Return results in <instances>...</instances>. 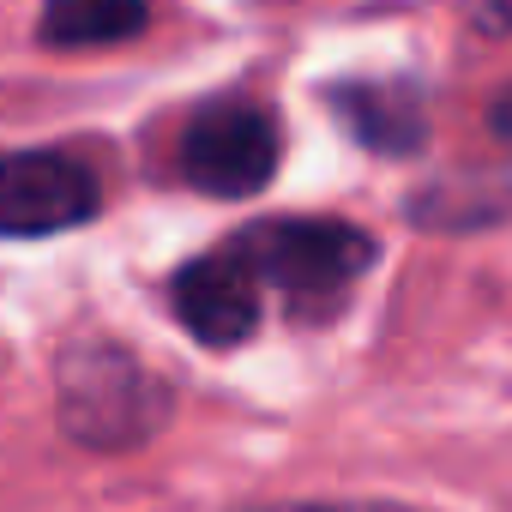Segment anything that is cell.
<instances>
[{"mask_svg":"<svg viewBox=\"0 0 512 512\" xmlns=\"http://www.w3.org/2000/svg\"><path fill=\"white\" fill-rule=\"evenodd\" d=\"M55 416L73 446L133 452L163 434L175 416V392L121 344H73L55 362Z\"/></svg>","mask_w":512,"mask_h":512,"instance_id":"cell-1","label":"cell"},{"mask_svg":"<svg viewBox=\"0 0 512 512\" xmlns=\"http://www.w3.org/2000/svg\"><path fill=\"white\" fill-rule=\"evenodd\" d=\"M253 278L272 284L302 320H332L350 284L374 266V235L338 217H272L229 241Z\"/></svg>","mask_w":512,"mask_h":512,"instance_id":"cell-2","label":"cell"},{"mask_svg":"<svg viewBox=\"0 0 512 512\" xmlns=\"http://www.w3.org/2000/svg\"><path fill=\"white\" fill-rule=\"evenodd\" d=\"M494 133L512 145V85H506V91H500V103H494Z\"/></svg>","mask_w":512,"mask_h":512,"instance_id":"cell-9","label":"cell"},{"mask_svg":"<svg viewBox=\"0 0 512 512\" xmlns=\"http://www.w3.org/2000/svg\"><path fill=\"white\" fill-rule=\"evenodd\" d=\"M253 512H416L392 500H308V506H253Z\"/></svg>","mask_w":512,"mask_h":512,"instance_id":"cell-8","label":"cell"},{"mask_svg":"<svg viewBox=\"0 0 512 512\" xmlns=\"http://www.w3.org/2000/svg\"><path fill=\"white\" fill-rule=\"evenodd\" d=\"M151 25L145 0H49L37 37L49 49H103V43H127Z\"/></svg>","mask_w":512,"mask_h":512,"instance_id":"cell-7","label":"cell"},{"mask_svg":"<svg viewBox=\"0 0 512 512\" xmlns=\"http://www.w3.org/2000/svg\"><path fill=\"white\" fill-rule=\"evenodd\" d=\"M332 115L350 127L356 145L380 151V157H410L428 133L422 103L398 85H338L332 91Z\"/></svg>","mask_w":512,"mask_h":512,"instance_id":"cell-6","label":"cell"},{"mask_svg":"<svg viewBox=\"0 0 512 512\" xmlns=\"http://www.w3.org/2000/svg\"><path fill=\"white\" fill-rule=\"evenodd\" d=\"M175 320L211 344V350H235L260 326V278L235 247H217L205 260L175 272Z\"/></svg>","mask_w":512,"mask_h":512,"instance_id":"cell-5","label":"cell"},{"mask_svg":"<svg viewBox=\"0 0 512 512\" xmlns=\"http://www.w3.org/2000/svg\"><path fill=\"white\" fill-rule=\"evenodd\" d=\"M97 217V175L67 151L0 157V235H61Z\"/></svg>","mask_w":512,"mask_h":512,"instance_id":"cell-4","label":"cell"},{"mask_svg":"<svg viewBox=\"0 0 512 512\" xmlns=\"http://www.w3.org/2000/svg\"><path fill=\"white\" fill-rule=\"evenodd\" d=\"M181 175L211 199H253L278 175V121L247 97L205 103L181 133Z\"/></svg>","mask_w":512,"mask_h":512,"instance_id":"cell-3","label":"cell"}]
</instances>
